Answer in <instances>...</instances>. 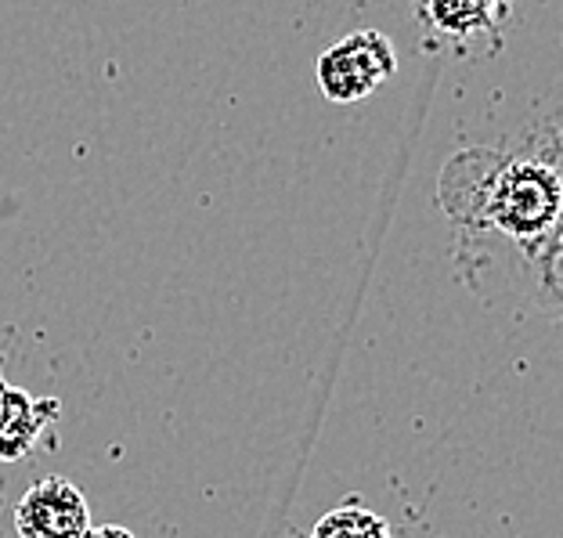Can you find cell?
Instances as JSON below:
<instances>
[{
  "label": "cell",
  "instance_id": "cell-1",
  "mask_svg": "<svg viewBox=\"0 0 563 538\" xmlns=\"http://www.w3.org/2000/svg\"><path fill=\"white\" fill-rule=\"evenodd\" d=\"M560 213V177L542 163H514L498 174L488 199L495 228L517 239H539L556 224Z\"/></svg>",
  "mask_w": 563,
  "mask_h": 538
},
{
  "label": "cell",
  "instance_id": "cell-2",
  "mask_svg": "<svg viewBox=\"0 0 563 538\" xmlns=\"http://www.w3.org/2000/svg\"><path fill=\"white\" fill-rule=\"evenodd\" d=\"M398 73L394 44L379 30L351 33L347 41L332 44L318 58V87L336 106H354Z\"/></svg>",
  "mask_w": 563,
  "mask_h": 538
},
{
  "label": "cell",
  "instance_id": "cell-3",
  "mask_svg": "<svg viewBox=\"0 0 563 538\" xmlns=\"http://www.w3.org/2000/svg\"><path fill=\"white\" fill-rule=\"evenodd\" d=\"M91 528V506L66 477H41L15 506L19 538H84Z\"/></svg>",
  "mask_w": 563,
  "mask_h": 538
},
{
  "label": "cell",
  "instance_id": "cell-4",
  "mask_svg": "<svg viewBox=\"0 0 563 538\" xmlns=\"http://www.w3.org/2000/svg\"><path fill=\"white\" fill-rule=\"evenodd\" d=\"M51 416H58L55 402H41L19 387H8L0 376V459H22Z\"/></svg>",
  "mask_w": 563,
  "mask_h": 538
},
{
  "label": "cell",
  "instance_id": "cell-5",
  "mask_svg": "<svg viewBox=\"0 0 563 538\" xmlns=\"http://www.w3.org/2000/svg\"><path fill=\"white\" fill-rule=\"evenodd\" d=\"M427 19L452 36H470L488 30L498 15V0H422Z\"/></svg>",
  "mask_w": 563,
  "mask_h": 538
},
{
  "label": "cell",
  "instance_id": "cell-6",
  "mask_svg": "<svg viewBox=\"0 0 563 538\" xmlns=\"http://www.w3.org/2000/svg\"><path fill=\"white\" fill-rule=\"evenodd\" d=\"M311 538H390V528L379 514H373V509L343 506L318 520Z\"/></svg>",
  "mask_w": 563,
  "mask_h": 538
},
{
  "label": "cell",
  "instance_id": "cell-7",
  "mask_svg": "<svg viewBox=\"0 0 563 538\" xmlns=\"http://www.w3.org/2000/svg\"><path fill=\"white\" fill-rule=\"evenodd\" d=\"M84 538H137V535L126 528H117V524H101V528H87Z\"/></svg>",
  "mask_w": 563,
  "mask_h": 538
}]
</instances>
